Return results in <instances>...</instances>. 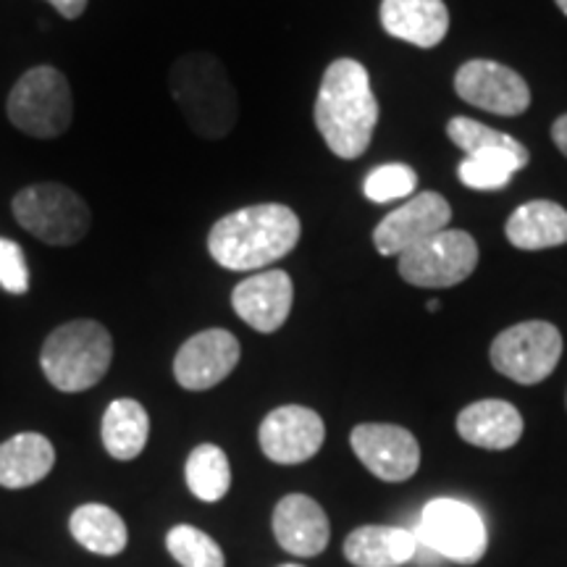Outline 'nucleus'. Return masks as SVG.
<instances>
[{
	"mask_svg": "<svg viewBox=\"0 0 567 567\" xmlns=\"http://www.w3.org/2000/svg\"><path fill=\"white\" fill-rule=\"evenodd\" d=\"M379 124L368 69L354 59H337L326 69L316 101V126L329 151L342 161L360 158Z\"/></svg>",
	"mask_w": 567,
	"mask_h": 567,
	"instance_id": "f257e3e1",
	"label": "nucleus"
},
{
	"mask_svg": "<svg viewBox=\"0 0 567 567\" xmlns=\"http://www.w3.org/2000/svg\"><path fill=\"white\" fill-rule=\"evenodd\" d=\"M300 243V218L281 203L234 210L210 229L208 250L229 271H258L271 266Z\"/></svg>",
	"mask_w": 567,
	"mask_h": 567,
	"instance_id": "f03ea898",
	"label": "nucleus"
},
{
	"mask_svg": "<svg viewBox=\"0 0 567 567\" xmlns=\"http://www.w3.org/2000/svg\"><path fill=\"white\" fill-rule=\"evenodd\" d=\"M168 90L179 105L184 122L205 140H224L239 116L237 90L210 53L182 55L168 71Z\"/></svg>",
	"mask_w": 567,
	"mask_h": 567,
	"instance_id": "7ed1b4c3",
	"label": "nucleus"
},
{
	"mask_svg": "<svg viewBox=\"0 0 567 567\" xmlns=\"http://www.w3.org/2000/svg\"><path fill=\"white\" fill-rule=\"evenodd\" d=\"M113 360V339L103 323L71 321L45 339L40 365L48 381L66 394L87 392L101 384Z\"/></svg>",
	"mask_w": 567,
	"mask_h": 567,
	"instance_id": "20e7f679",
	"label": "nucleus"
},
{
	"mask_svg": "<svg viewBox=\"0 0 567 567\" xmlns=\"http://www.w3.org/2000/svg\"><path fill=\"white\" fill-rule=\"evenodd\" d=\"M19 226L53 247L76 245L90 231L92 216L87 203L63 184H32L11 203Z\"/></svg>",
	"mask_w": 567,
	"mask_h": 567,
	"instance_id": "39448f33",
	"label": "nucleus"
},
{
	"mask_svg": "<svg viewBox=\"0 0 567 567\" xmlns=\"http://www.w3.org/2000/svg\"><path fill=\"white\" fill-rule=\"evenodd\" d=\"M9 118L30 137H61L74 118V97L66 76L53 66L30 69L19 76L9 95Z\"/></svg>",
	"mask_w": 567,
	"mask_h": 567,
	"instance_id": "423d86ee",
	"label": "nucleus"
},
{
	"mask_svg": "<svg viewBox=\"0 0 567 567\" xmlns=\"http://www.w3.org/2000/svg\"><path fill=\"white\" fill-rule=\"evenodd\" d=\"M413 534L421 547L457 565H476L488 547L484 517L460 499H431Z\"/></svg>",
	"mask_w": 567,
	"mask_h": 567,
	"instance_id": "0eeeda50",
	"label": "nucleus"
},
{
	"mask_svg": "<svg viewBox=\"0 0 567 567\" xmlns=\"http://www.w3.org/2000/svg\"><path fill=\"white\" fill-rule=\"evenodd\" d=\"M478 266V245L463 229H444L423 245L400 255V276L413 287L450 289L463 284Z\"/></svg>",
	"mask_w": 567,
	"mask_h": 567,
	"instance_id": "6e6552de",
	"label": "nucleus"
},
{
	"mask_svg": "<svg viewBox=\"0 0 567 567\" xmlns=\"http://www.w3.org/2000/svg\"><path fill=\"white\" fill-rule=\"evenodd\" d=\"M563 358V334L547 321L509 326L494 339L492 365L517 384H538L555 371Z\"/></svg>",
	"mask_w": 567,
	"mask_h": 567,
	"instance_id": "1a4fd4ad",
	"label": "nucleus"
},
{
	"mask_svg": "<svg viewBox=\"0 0 567 567\" xmlns=\"http://www.w3.org/2000/svg\"><path fill=\"white\" fill-rule=\"evenodd\" d=\"M455 90L465 103L496 116H520L530 105L528 82L505 63L473 59L455 74Z\"/></svg>",
	"mask_w": 567,
	"mask_h": 567,
	"instance_id": "9d476101",
	"label": "nucleus"
},
{
	"mask_svg": "<svg viewBox=\"0 0 567 567\" xmlns=\"http://www.w3.org/2000/svg\"><path fill=\"white\" fill-rule=\"evenodd\" d=\"M350 444L368 471L375 478L400 484L415 476L421 465V446L408 429L392 423H363L354 425Z\"/></svg>",
	"mask_w": 567,
	"mask_h": 567,
	"instance_id": "9b49d317",
	"label": "nucleus"
},
{
	"mask_svg": "<svg viewBox=\"0 0 567 567\" xmlns=\"http://www.w3.org/2000/svg\"><path fill=\"white\" fill-rule=\"evenodd\" d=\"M452 218L450 203L439 193H421L410 197L405 205L389 213V216L375 226L373 245L381 255H405L413 247L423 245L434 234L444 231Z\"/></svg>",
	"mask_w": 567,
	"mask_h": 567,
	"instance_id": "f8f14e48",
	"label": "nucleus"
},
{
	"mask_svg": "<svg viewBox=\"0 0 567 567\" xmlns=\"http://www.w3.org/2000/svg\"><path fill=\"white\" fill-rule=\"evenodd\" d=\"M258 439L268 460L279 465H300L323 446L326 425L316 410L284 405L264 417Z\"/></svg>",
	"mask_w": 567,
	"mask_h": 567,
	"instance_id": "ddd939ff",
	"label": "nucleus"
},
{
	"mask_svg": "<svg viewBox=\"0 0 567 567\" xmlns=\"http://www.w3.org/2000/svg\"><path fill=\"white\" fill-rule=\"evenodd\" d=\"M239 363V342L231 331L208 329L182 344L174 358V375L189 392L221 384Z\"/></svg>",
	"mask_w": 567,
	"mask_h": 567,
	"instance_id": "4468645a",
	"label": "nucleus"
},
{
	"mask_svg": "<svg viewBox=\"0 0 567 567\" xmlns=\"http://www.w3.org/2000/svg\"><path fill=\"white\" fill-rule=\"evenodd\" d=\"M295 287L287 271L271 268L260 271L250 279L239 281L231 292L234 313L247 326H252L260 334H274L287 323L289 310H292Z\"/></svg>",
	"mask_w": 567,
	"mask_h": 567,
	"instance_id": "2eb2a0df",
	"label": "nucleus"
},
{
	"mask_svg": "<svg viewBox=\"0 0 567 567\" xmlns=\"http://www.w3.org/2000/svg\"><path fill=\"white\" fill-rule=\"evenodd\" d=\"M274 536L295 557H316L329 544V517L316 499L289 494L274 509Z\"/></svg>",
	"mask_w": 567,
	"mask_h": 567,
	"instance_id": "dca6fc26",
	"label": "nucleus"
},
{
	"mask_svg": "<svg viewBox=\"0 0 567 567\" xmlns=\"http://www.w3.org/2000/svg\"><path fill=\"white\" fill-rule=\"evenodd\" d=\"M381 24L396 40L436 48L450 30V11L444 0H381Z\"/></svg>",
	"mask_w": 567,
	"mask_h": 567,
	"instance_id": "f3484780",
	"label": "nucleus"
},
{
	"mask_svg": "<svg viewBox=\"0 0 567 567\" xmlns=\"http://www.w3.org/2000/svg\"><path fill=\"white\" fill-rule=\"evenodd\" d=\"M457 434L481 450H509L523 436V415L505 400H481L457 415Z\"/></svg>",
	"mask_w": 567,
	"mask_h": 567,
	"instance_id": "a211bd4d",
	"label": "nucleus"
},
{
	"mask_svg": "<svg viewBox=\"0 0 567 567\" xmlns=\"http://www.w3.org/2000/svg\"><path fill=\"white\" fill-rule=\"evenodd\" d=\"M417 555L413 530L363 526L344 538V557L354 567H402Z\"/></svg>",
	"mask_w": 567,
	"mask_h": 567,
	"instance_id": "6ab92c4d",
	"label": "nucleus"
},
{
	"mask_svg": "<svg viewBox=\"0 0 567 567\" xmlns=\"http://www.w3.org/2000/svg\"><path fill=\"white\" fill-rule=\"evenodd\" d=\"M505 234L517 250H549L567 243V210L551 200H530L507 218Z\"/></svg>",
	"mask_w": 567,
	"mask_h": 567,
	"instance_id": "aec40b11",
	"label": "nucleus"
},
{
	"mask_svg": "<svg viewBox=\"0 0 567 567\" xmlns=\"http://www.w3.org/2000/svg\"><path fill=\"white\" fill-rule=\"evenodd\" d=\"M55 465L51 439L42 434H17L0 444V486L27 488L40 484Z\"/></svg>",
	"mask_w": 567,
	"mask_h": 567,
	"instance_id": "412c9836",
	"label": "nucleus"
},
{
	"mask_svg": "<svg viewBox=\"0 0 567 567\" xmlns=\"http://www.w3.org/2000/svg\"><path fill=\"white\" fill-rule=\"evenodd\" d=\"M103 444L113 460H134L151 436V417L137 400H113L103 415Z\"/></svg>",
	"mask_w": 567,
	"mask_h": 567,
	"instance_id": "4be33fe9",
	"label": "nucleus"
},
{
	"mask_svg": "<svg viewBox=\"0 0 567 567\" xmlns=\"http://www.w3.org/2000/svg\"><path fill=\"white\" fill-rule=\"evenodd\" d=\"M69 528L71 536H74L84 549L103 557L122 555L126 549V542H130V530H126L122 515L105 505L76 507L69 520Z\"/></svg>",
	"mask_w": 567,
	"mask_h": 567,
	"instance_id": "5701e85b",
	"label": "nucleus"
},
{
	"mask_svg": "<svg viewBox=\"0 0 567 567\" xmlns=\"http://www.w3.org/2000/svg\"><path fill=\"white\" fill-rule=\"evenodd\" d=\"M187 486L200 502H218L231 488V465L221 446L200 444L184 465Z\"/></svg>",
	"mask_w": 567,
	"mask_h": 567,
	"instance_id": "b1692460",
	"label": "nucleus"
},
{
	"mask_svg": "<svg viewBox=\"0 0 567 567\" xmlns=\"http://www.w3.org/2000/svg\"><path fill=\"white\" fill-rule=\"evenodd\" d=\"M528 166V161L517 158L513 153L505 151H486L467 155V158L460 163L457 176L465 187L481 189V193H494V189H505L513 174L523 172Z\"/></svg>",
	"mask_w": 567,
	"mask_h": 567,
	"instance_id": "393cba45",
	"label": "nucleus"
},
{
	"mask_svg": "<svg viewBox=\"0 0 567 567\" xmlns=\"http://www.w3.org/2000/svg\"><path fill=\"white\" fill-rule=\"evenodd\" d=\"M446 137H450L460 151L467 155H476V153H486V151H505V153H513L517 158L528 161V147L523 145V142H517L515 137H509V134L499 132V130H492V126L476 122V118H467V116H455L450 118V124H446Z\"/></svg>",
	"mask_w": 567,
	"mask_h": 567,
	"instance_id": "a878e982",
	"label": "nucleus"
},
{
	"mask_svg": "<svg viewBox=\"0 0 567 567\" xmlns=\"http://www.w3.org/2000/svg\"><path fill=\"white\" fill-rule=\"evenodd\" d=\"M166 547L182 567H224V551L205 530L195 526H176L168 530Z\"/></svg>",
	"mask_w": 567,
	"mask_h": 567,
	"instance_id": "bb28decb",
	"label": "nucleus"
},
{
	"mask_svg": "<svg viewBox=\"0 0 567 567\" xmlns=\"http://www.w3.org/2000/svg\"><path fill=\"white\" fill-rule=\"evenodd\" d=\"M417 187L415 168L405 166V163H386V166L373 168L363 184V195L371 203H392L410 197Z\"/></svg>",
	"mask_w": 567,
	"mask_h": 567,
	"instance_id": "cd10ccee",
	"label": "nucleus"
},
{
	"mask_svg": "<svg viewBox=\"0 0 567 567\" xmlns=\"http://www.w3.org/2000/svg\"><path fill=\"white\" fill-rule=\"evenodd\" d=\"M0 287L11 295L30 292V268L21 247L11 239H0Z\"/></svg>",
	"mask_w": 567,
	"mask_h": 567,
	"instance_id": "c85d7f7f",
	"label": "nucleus"
},
{
	"mask_svg": "<svg viewBox=\"0 0 567 567\" xmlns=\"http://www.w3.org/2000/svg\"><path fill=\"white\" fill-rule=\"evenodd\" d=\"M63 19H80L84 9H87V0H48Z\"/></svg>",
	"mask_w": 567,
	"mask_h": 567,
	"instance_id": "c756f323",
	"label": "nucleus"
},
{
	"mask_svg": "<svg viewBox=\"0 0 567 567\" xmlns=\"http://www.w3.org/2000/svg\"><path fill=\"white\" fill-rule=\"evenodd\" d=\"M551 140H555L559 153H563L567 158V113H565V116H559L555 126H551Z\"/></svg>",
	"mask_w": 567,
	"mask_h": 567,
	"instance_id": "7c9ffc66",
	"label": "nucleus"
},
{
	"mask_svg": "<svg viewBox=\"0 0 567 567\" xmlns=\"http://www.w3.org/2000/svg\"><path fill=\"white\" fill-rule=\"evenodd\" d=\"M425 308H429V313H436V310H439V300H429V305H425Z\"/></svg>",
	"mask_w": 567,
	"mask_h": 567,
	"instance_id": "2f4dec72",
	"label": "nucleus"
},
{
	"mask_svg": "<svg viewBox=\"0 0 567 567\" xmlns=\"http://www.w3.org/2000/svg\"><path fill=\"white\" fill-rule=\"evenodd\" d=\"M555 3L559 6V11H563L565 17H567V0H555Z\"/></svg>",
	"mask_w": 567,
	"mask_h": 567,
	"instance_id": "473e14b6",
	"label": "nucleus"
},
{
	"mask_svg": "<svg viewBox=\"0 0 567 567\" xmlns=\"http://www.w3.org/2000/svg\"><path fill=\"white\" fill-rule=\"evenodd\" d=\"M281 567H302V565H281Z\"/></svg>",
	"mask_w": 567,
	"mask_h": 567,
	"instance_id": "72a5a7b5",
	"label": "nucleus"
}]
</instances>
